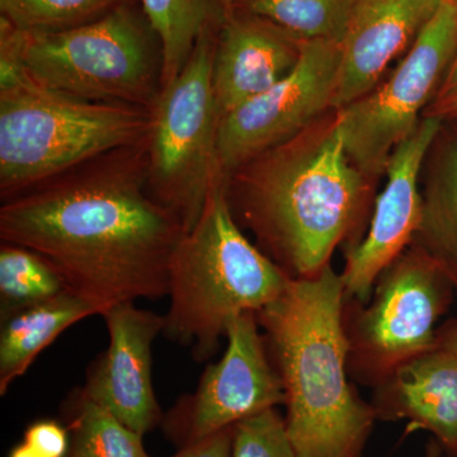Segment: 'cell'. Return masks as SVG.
<instances>
[{"instance_id":"1","label":"cell","mask_w":457,"mask_h":457,"mask_svg":"<svg viewBox=\"0 0 457 457\" xmlns=\"http://www.w3.org/2000/svg\"><path fill=\"white\" fill-rule=\"evenodd\" d=\"M185 233L147 189L146 137L0 209L2 242L44 255L101 315L117 303L165 296L171 255Z\"/></svg>"},{"instance_id":"2","label":"cell","mask_w":457,"mask_h":457,"mask_svg":"<svg viewBox=\"0 0 457 457\" xmlns=\"http://www.w3.org/2000/svg\"><path fill=\"white\" fill-rule=\"evenodd\" d=\"M372 182L347 154L338 113L323 117L228 176L237 224L290 278H312L353 236L368 212Z\"/></svg>"},{"instance_id":"3","label":"cell","mask_w":457,"mask_h":457,"mask_svg":"<svg viewBox=\"0 0 457 457\" xmlns=\"http://www.w3.org/2000/svg\"><path fill=\"white\" fill-rule=\"evenodd\" d=\"M341 275L328 266L288 279L257 312L284 385L286 427L296 457H362L378 420L348 380L350 341Z\"/></svg>"},{"instance_id":"4","label":"cell","mask_w":457,"mask_h":457,"mask_svg":"<svg viewBox=\"0 0 457 457\" xmlns=\"http://www.w3.org/2000/svg\"><path fill=\"white\" fill-rule=\"evenodd\" d=\"M288 279L245 236L228 206L227 185L219 183L171 255L163 335L191 347L195 360L206 361L234 318L266 308Z\"/></svg>"},{"instance_id":"5","label":"cell","mask_w":457,"mask_h":457,"mask_svg":"<svg viewBox=\"0 0 457 457\" xmlns=\"http://www.w3.org/2000/svg\"><path fill=\"white\" fill-rule=\"evenodd\" d=\"M150 108L89 102L33 82L18 62H0L3 201L116 150L137 145Z\"/></svg>"},{"instance_id":"6","label":"cell","mask_w":457,"mask_h":457,"mask_svg":"<svg viewBox=\"0 0 457 457\" xmlns=\"http://www.w3.org/2000/svg\"><path fill=\"white\" fill-rule=\"evenodd\" d=\"M0 44L33 82L71 97L150 108L162 89L161 41L139 0L62 31H22L0 17Z\"/></svg>"},{"instance_id":"7","label":"cell","mask_w":457,"mask_h":457,"mask_svg":"<svg viewBox=\"0 0 457 457\" xmlns=\"http://www.w3.org/2000/svg\"><path fill=\"white\" fill-rule=\"evenodd\" d=\"M219 29L204 32L194 53L150 107L146 179L150 195L186 231L196 224L219 171V117L212 65Z\"/></svg>"},{"instance_id":"8","label":"cell","mask_w":457,"mask_h":457,"mask_svg":"<svg viewBox=\"0 0 457 457\" xmlns=\"http://www.w3.org/2000/svg\"><path fill=\"white\" fill-rule=\"evenodd\" d=\"M453 297L437 264L409 245L381 273L368 303L345 299L350 372L376 387L400 366L435 350L436 326Z\"/></svg>"},{"instance_id":"9","label":"cell","mask_w":457,"mask_h":457,"mask_svg":"<svg viewBox=\"0 0 457 457\" xmlns=\"http://www.w3.org/2000/svg\"><path fill=\"white\" fill-rule=\"evenodd\" d=\"M457 49V5L442 0L386 80L338 113L352 163L370 179L385 174L395 147L416 130Z\"/></svg>"},{"instance_id":"10","label":"cell","mask_w":457,"mask_h":457,"mask_svg":"<svg viewBox=\"0 0 457 457\" xmlns=\"http://www.w3.org/2000/svg\"><path fill=\"white\" fill-rule=\"evenodd\" d=\"M227 350L207 366L196 392L182 396L163 418L165 435L179 449L285 405L284 385L261 333L255 312L228 323Z\"/></svg>"},{"instance_id":"11","label":"cell","mask_w":457,"mask_h":457,"mask_svg":"<svg viewBox=\"0 0 457 457\" xmlns=\"http://www.w3.org/2000/svg\"><path fill=\"white\" fill-rule=\"evenodd\" d=\"M341 68V42L303 41L293 71L266 92L222 116L218 129L221 179L290 140L333 110Z\"/></svg>"},{"instance_id":"12","label":"cell","mask_w":457,"mask_h":457,"mask_svg":"<svg viewBox=\"0 0 457 457\" xmlns=\"http://www.w3.org/2000/svg\"><path fill=\"white\" fill-rule=\"evenodd\" d=\"M444 120L425 116L390 156L366 236L350 246L341 273L345 299L366 303L381 273L413 240L422 215V174Z\"/></svg>"},{"instance_id":"13","label":"cell","mask_w":457,"mask_h":457,"mask_svg":"<svg viewBox=\"0 0 457 457\" xmlns=\"http://www.w3.org/2000/svg\"><path fill=\"white\" fill-rule=\"evenodd\" d=\"M101 317L106 321L110 343L89 366L80 390L144 436L164 418L153 387L152 348L156 337L163 333L165 319L137 308L135 303H117Z\"/></svg>"},{"instance_id":"14","label":"cell","mask_w":457,"mask_h":457,"mask_svg":"<svg viewBox=\"0 0 457 457\" xmlns=\"http://www.w3.org/2000/svg\"><path fill=\"white\" fill-rule=\"evenodd\" d=\"M442 0H353L341 41V68L333 110L362 98L407 53Z\"/></svg>"},{"instance_id":"15","label":"cell","mask_w":457,"mask_h":457,"mask_svg":"<svg viewBox=\"0 0 457 457\" xmlns=\"http://www.w3.org/2000/svg\"><path fill=\"white\" fill-rule=\"evenodd\" d=\"M303 44L275 23L233 5L219 29L213 55L219 117L287 77L299 62Z\"/></svg>"},{"instance_id":"16","label":"cell","mask_w":457,"mask_h":457,"mask_svg":"<svg viewBox=\"0 0 457 457\" xmlns=\"http://www.w3.org/2000/svg\"><path fill=\"white\" fill-rule=\"evenodd\" d=\"M378 420H408L432 433L446 453H457V354L426 352L396 369L376 386Z\"/></svg>"},{"instance_id":"17","label":"cell","mask_w":457,"mask_h":457,"mask_svg":"<svg viewBox=\"0 0 457 457\" xmlns=\"http://www.w3.org/2000/svg\"><path fill=\"white\" fill-rule=\"evenodd\" d=\"M93 315H101L95 303L68 291L2 319L0 394L4 395L11 384L25 374L36 357L65 329Z\"/></svg>"},{"instance_id":"18","label":"cell","mask_w":457,"mask_h":457,"mask_svg":"<svg viewBox=\"0 0 457 457\" xmlns=\"http://www.w3.org/2000/svg\"><path fill=\"white\" fill-rule=\"evenodd\" d=\"M422 183V215L411 245L431 258L457 297V139L429 150Z\"/></svg>"},{"instance_id":"19","label":"cell","mask_w":457,"mask_h":457,"mask_svg":"<svg viewBox=\"0 0 457 457\" xmlns=\"http://www.w3.org/2000/svg\"><path fill=\"white\" fill-rule=\"evenodd\" d=\"M161 41L162 88L183 71L204 32L219 29L230 0H139Z\"/></svg>"},{"instance_id":"20","label":"cell","mask_w":457,"mask_h":457,"mask_svg":"<svg viewBox=\"0 0 457 457\" xmlns=\"http://www.w3.org/2000/svg\"><path fill=\"white\" fill-rule=\"evenodd\" d=\"M71 449L66 457H150L143 436L75 389L65 405Z\"/></svg>"},{"instance_id":"21","label":"cell","mask_w":457,"mask_h":457,"mask_svg":"<svg viewBox=\"0 0 457 457\" xmlns=\"http://www.w3.org/2000/svg\"><path fill=\"white\" fill-rule=\"evenodd\" d=\"M71 291L62 273L44 255L26 246H0V315L8 318L29 306Z\"/></svg>"},{"instance_id":"22","label":"cell","mask_w":457,"mask_h":457,"mask_svg":"<svg viewBox=\"0 0 457 457\" xmlns=\"http://www.w3.org/2000/svg\"><path fill=\"white\" fill-rule=\"evenodd\" d=\"M353 0H242L234 7L264 18L303 41L341 42Z\"/></svg>"},{"instance_id":"23","label":"cell","mask_w":457,"mask_h":457,"mask_svg":"<svg viewBox=\"0 0 457 457\" xmlns=\"http://www.w3.org/2000/svg\"><path fill=\"white\" fill-rule=\"evenodd\" d=\"M128 0H0V17L18 29L53 32L95 22Z\"/></svg>"},{"instance_id":"24","label":"cell","mask_w":457,"mask_h":457,"mask_svg":"<svg viewBox=\"0 0 457 457\" xmlns=\"http://www.w3.org/2000/svg\"><path fill=\"white\" fill-rule=\"evenodd\" d=\"M231 457H296L278 409H267L237 423Z\"/></svg>"},{"instance_id":"25","label":"cell","mask_w":457,"mask_h":457,"mask_svg":"<svg viewBox=\"0 0 457 457\" xmlns=\"http://www.w3.org/2000/svg\"><path fill=\"white\" fill-rule=\"evenodd\" d=\"M25 442L42 457H66L71 449L68 427L55 420H40L27 427Z\"/></svg>"},{"instance_id":"26","label":"cell","mask_w":457,"mask_h":457,"mask_svg":"<svg viewBox=\"0 0 457 457\" xmlns=\"http://www.w3.org/2000/svg\"><path fill=\"white\" fill-rule=\"evenodd\" d=\"M234 427L204 438V440L179 449L176 455L170 457H231L233 451Z\"/></svg>"},{"instance_id":"27","label":"cell","mask_w":457,"mask_h":457,"mask_svg":"<svg viewBox=\"0 0 457 457\" xmlns=\"http://www.w3.org/2000/svg\"><path fill=\"white\" fill-rule=\"evenodd\" d=\"M436 348L457 354V319L449 321L437 330Z\"/></svg>"},{"instance_id":"28","label":"cell","mask_w":457,"mask_h":457,"mask_svg":"<svg viewBox=\"0 0 457 457\" xmlns=\"http://www.w3.org/2000/svg\"><path fill=\"white\" fill-rule=\"evenodd\" d=\"M457 93V49L455 55H453V62L447 69L446 75H445L444 82H442L440 90H438L436 101L449 98L451 96Z\"/></svg>"},{"instance_id":"29","label":"cell","mask_w":457,"mask_h":457,"mask_svg":"<svg viewBox=\"0 0 457 457\" xmlns=\"http://www.w3.org/2000/svg\"><path fill=\"white\" fill-rule=\"evenodd\" d=\"M425 116H437L442 120L457 119V93L449 98L436 101L431 108L426 111Z\"/></svg>"},{"instance_id":"30","label":"cell","mask_w":457,"mask_h":457,"mask_svg":"<svg viewBox=\"0 0 457 457\" xmlns=\"http://www.w3.org/2000/svg\"><path fill=\"white\" fill-rule=\"evenodd\" d=\"M8 457H42L36 453L35 450L31 449L29 445H26L25 442L21 445H17L12 449L11 453H9Z\"/></svg>"},{"instance_id":"31","label":"cell","mask_w":457,"mask_h":457,"mask_svg":"<svg viewBox=\"0 0 457 457\" xmlns=\"http://www.w3.org/2000/svg\"><path fill=\"white\" fill-rule=\"evenodd\" d=\"M231 2V4H236V3H239V2H242V0H230Z\"/></svg>"},{"instance_id":"32","label":"cell","mask_w":457,"mask_h":457,"mask_svg":"<svg viewBox=\"0 0 457 457\" xmlns=\"http://www.w3.org/2000/svg\"><path fill=\"white\" fill-rule=\"evenodd\" d=\"M449 2L453 3V4L457 5V0H449Z\"/></svg>"},{"instance_id":"33","label":"cell","mask_w":457,"mask_h":457,"mask_svg":"<svg viewBox=\"0 0 457 457\" xmlns=\"http://www.w3.org/2000/svg\"><path fill=\"white\" fill-rule=\"evenodd\" d=\"M433 457H435V455H433ZM445 457H453V456L449 455V453H446V456H445Z\"/></svg>"},{"instance_id":"34","label":"cell","mask_w":457,"mask_h":457,"mask_svg":"<svg viewBox=\"0 0 457 457\" xmlns=\"http://www.w3.org/2000/svg\"><path fill=\"white\" fill-rule=\"evenodd\" d=\"M451 456H453V457H457V453H455V455H451Z\"/></svg>"}]
</instances>
